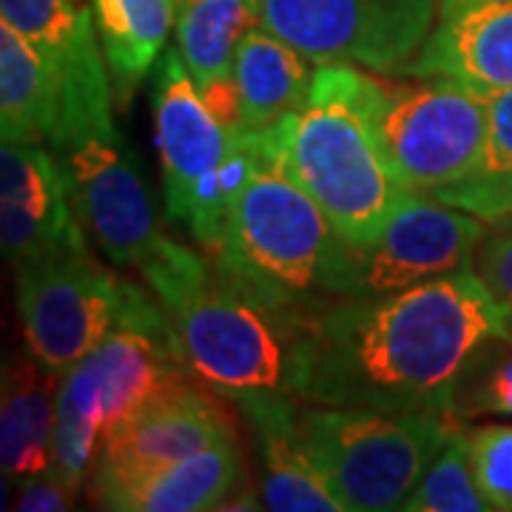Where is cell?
<instances>
[{
	"label": "cell",
	"instance_id": "6da1fadb",
	"mask_svg": "<svg viewBox=\"0 0 512 512\" xmlns=\"http://www.w3.org/2000/svg\"><path fill=\"white\" fill-rule=\"evenodd\" d=\"M512 316L467 268L387 296L293 313L291 393L302 404L453 416L458 384Z\"/></svg>",
	"mask_w": 512,
	"mask_h": 512
},
{
	"label": "cell",
	"instance_id": "7a4b0ae2",
	"mask_svg": "<svg viewBox=\"0 0 512 512\" xmlns=\"http://www.w3.org/2000/svg\"><path fill=\"white\" fill-rule=\"evenodd\" d=\"M254 134L265 157L302 185L353 245L376 242L407 191L384 163L370 123L367 69L359 66H316L308 100Z\"/></svg>",
	"mask_w": 512,
	"mask_h": 512
},
{
	"label": "cell",
	"instance_id": "3957f363",
	"mask_svg": "<svg viewBox=\"0 0 512 512\" xmlns=\"http://www.w3.org/2000/svg\"><path fill=\"white\" fill-rule=\"evenodd\" d=\"M214 271L285 313L353 296L359 245L345 239L311 194L262 151L222 225Z\"/></svg>",
	"mask_w": 512,
	"mask_h": 512
},
{
	"label": "cell",
	"instance_id": "277c9868",
	"mask_svg": "<svg viewBox=\"0 0 512 512\" xmlns=\"http://www.w3.org/2000/svg\"><path fill=\"white\" fill-rule=\"evenodd\" d=\"M188 379L168 313L137 285L126 319L57 379L52 473L80 490L111 427Z\"/></svg>",
	"mask_w": 512,
	"mask_h": 512
},
{
	"label": "cell",
	"instance_id": "5b68a950",
	"mask_svg": "<svg viewBox=\"0 0 512 512\" xmlns=\"http://www.w3.org/2000/svg\"><path fill=\"white\" fill-rule=\"evenodd\" d=\"M458 430L433 410L305 404L296 439L342 512L402 510L444 441Z\"/></svg>",
	"mask_w": 512,
	"mask_h": 512
},
{
	"label": "cell",
	"instance_id": "8992f818",
	"mask_svg": "<svg viewBox=\"0 0 512 512\" xmlns=\"http://www.w3.org/2000/svg\"><path fill=\"white\" fill-rule=\"evenodd\" d=\"M151 100L165 211L214 251L231 202L262 163V148L254 131L228 128L208 109L177 49L157 60Z\"/></svg>",
	"mask_w": 512,
	"mask_h": 512
},
{
	"label": "cell",
	"instance_id": "52a82bcc",
	"mask_svg": "<svg viewBox=\"0 0 512 512\" xmlns=\"http://www.w3.org/2000/svg\"><path fill=\"white\" fill-rule=\"evenodd\" d=\"M72 202L94 245L117 268H134L163 311H174L214 274L200 254L174 242L157 222L137 154L120 134L66 151Z\"/></svg>",
	"mask_w": 512,
	"mask_h": 512
},
{
	"label": "cell",
	"instance_id": "ba28073f",
	"mask_svg": "<svg viewBox=\"0 0 512 512\" xmlns=\"http://www.w3.org/2000/svg\"><path fill=\"white\" fill-rule=\"evenodd\" d=\"M367 106L384 163L407 191L433 194L481 163L484 92L456 77L367 72Z\"/></svg>",
	"mask_w": 512,
	"mask_h": 512
},
{
	"label": "cell",
	"instance_id": "9c48e42d",
	"mask_svg": "<svg viewBox=\"0 0 512 512\" xmlns=\"http://www.w3.org/2000/svg\"><path fill=\"white\" fill-rule=\"evenodd\" d=\"M165 313L197 384L237 407L265 396H293V313L268 308L217 271Z\"/></svg>",
	"mask_w": 512,
	"mask_h": 512
},
{
	"label": "cell",
	"instance_id": "30bf717a",
	"mask_svg": "<svg viewBox=\"0 0 512 512\" xmlns=\"http://www.w3.org/2000/svg\"><path fill=\"white\" fill-rule=\"evenodd\" d=\"M15 274L26 350L57 379L126 319L137 288L109 271L86 237L49 248Z\"/></svg>",
	"mask_w": 512,
	"mask_h": 512
},
{
	"label": "cell",
	"instance_id": "8fae6325",
	"mask_svg": "<svg viewBox=\"0 0 512 512\" xmlns=\"http://www.w3.org/2000/svg\"><path fill=\"white\" fill-rule=\"evenodd\" d=\"M265 29L313 66L407 74L436 26L439 0H254Z\"/></svg>",
	"mask_w": 512,
	"mask_h": 512
},
{
	"label": "cell",
	"instance_id": "7c38bea8",
	"mask_svg": "<svg viewBox=\"0 0 512 512\" xmlns=\"http://www.w3.org/2000/svg\"><path fill=\"white\" fill-rule=\"evenodd\" d=\"M0 18L35 46L55 80L57 128L49 148L57 157L94 137L120 134L92 0H0Z\"/></svg>",
	"mask_w": 512,
	"mask_h": 512
},
{
	"label": "cell",
	"instance_id": "4fadbf2b",
	"mask_svg": "<svg viewBox=\"0 0 512 512\" xmlns=\"http://www.w3.org/2000/svg\"><path fill=\"white\" fill-rule=\"evenodd\" d=\"M487 222L424 191H404L376 242L359 245L353 296H387L473 268Z\"/></svg>",
	"mask_w": 512,
	"mask_h": 512
},
{
	"label": "cell",
	"instance_id": "5bb4252c",
	"mask_svg": "<svg viewBox=\"0 0 512 512\" xmlns=\"http://www.w3.org/2000/svg\"><path fill=\"white\" fill-rule=\"evenodd\" d=\"M214 396L217 393L208 387L188 379L111 427L97 450L92 493L194 456L217 441L234 439L237 430Z\"/></svg>",
	"mask_w": 512,
	"mask_h": 512
},
{
	"label": "cell",
	"instance_id": "9a60e30c",
	"mask_svg": "<svg viewBox=\"0 0 512 512\" xmlns=\"http://www.w3.org/2000/svg\"><path fill=\"white\" fill-rule=\"evenodd\" d=\"M86 237L72 202L69 171L46 143L0 148V239L12 268L49 248Z\"/></svg>",
	"mask_w": 512,
	"mask_h": 512
},
{
	"label": "cell",
	"instance_id": "2e32d148",
	"mask_svg": "<svg viewBox=\"0 0 512 512\" xmlns=\"http://www.w3.org/2000/svg\"><path fill=\"white\" fill-rule=\"evenodd\" d=\"M407 74L456 77L484 94L512 89V0H439L436 26Z\"/></svg>",
	"mask_w": 512,
	"mask_h": 512
},
{
	"label": "cell",
	"instance_id": "e0dca14e",
	"mask_svg": "<svg viewBox=\"0 0 512 512\" xmlns=\"http://www.w3.org/2000/svg\"><path fill=\"white\" fill-rule=\"evenodd\" d=\"M242 487V450L237 436L217 441L194 456L171 461L120 484L97 490L94 501L120 512H202L222 504Z\"/></svg>",
	"mask_w": 512,
	"mask_h": 512
},
{
	"label": "cell",
	"instance_id": "ac0fdd59",
	"mask_svg": "<svg viewBox=\"0 0 512 512\" xmlns=\"http://www.w3.org/2000/svg\"><path fill=\"white\" fill-rule=\"evenodd\" d=\"M296 396H265L239 404L259 456V501L276 512H342L296 439Z\"/></svg>",
	"mask_w": 512,
	"mask_h": 512
},
{
	"label": "cell",
	"instance_id": "d6986e66",
	"mask_svg": "<svg viewBox=\"0 0 512 512\" xmlns=\"http://www.w3.org/2000/svg\"><path fill=\"white\" fill-rule=\"evenodd\" d=\"M0 464L6 481L52 473L57 421V376L35 356L12 353L3 362L0 390Z\"/></svg>",
	"mask_w": 512,
	"mask_h": 512
},
{
	"label": "cell",
	"instance_id": "ffe728a7",
	"mask_svg": "<svg viewBox=\"0 0 512 512\" xmlns=\"http://www.w3.org/2000/svg\"><path fill=\"white\" fill-rule=\"evenodd\" d=\"M311 66V60L288 40L262 23L251 26L234 55V83L245 131H268L299 109L311 94L316 74Z\"/></svg>",
	"mask_w": 512,
	"mask_h": 512
},
{
	"label": "cell",
	"instance_id": "44dd1931",
	"mask_svg": "<svg viewBox=\"0 0 512 512\" xmlns=\"http://www.w3.org/2000/svg\"><path fill=\"white\" fill-rule=\"evenodd\" d=\"M92 9L109 63L114 106L126 109L163 57L177 26V0H92Z\"/></svg>",
	"mask_w": 512,
	"mask_h": 512
},
{
	"label": "cell",
	"instance_id": "7402d4cb",
	"mask_svg": "<svg viewBox=\"0 0 512 512\" xmlns=\"http://www.w3.org/2000/svg\"><path fill=\"white\" fill-rule=\"evenodd\" d=\"M57 128L55 80L37 49L0 23V131L3 143H52Z\"/></svg>",
	"mask_w": 512,
	"mask_h": 512
},
{
	"label": "cell",
	"instance_id": "603a6c76",
	"mask_svg": "<svg viewBox=\"0 0 512 512\" xmlns=\"http://www.w3.org/2000/svg\"><path fill=\"white\" fill-rule=\"evenodd\" d=\"M254 0H177V52L200 92L234 77V55L256 26Z\"/></svg>",
	"mask_w": 512,
	"mask_h": 512
},
{
	"label": "cell",
	"instance_id": "cb8c5ba5",
	"mask_svg": "<svg viewBox=\"0 0 512 512\" xmlns=\"http://www.w3.org/2000/svg\"><path fill=\"white\" fill-rule=\"evenodd\" d=\"M404 512H487L493 510L476 481L470 436L456 430L444 441L413 493L404 498Z\"/></svg>",
	"mask_w": 512,
	"mask_h": 512
},
{
	"label": "cell",
	"instance_id": "d4e9b609",
	"mask_svg": "<svg viewBox=\"0 0 512 512\" xmlns=\"http://www.w3.org/2000/svg\"><path fill=\"white\" fill-rule=\"evenodd\" d=\"M504 342V339H498ZM493 342L473 359L470 370L458 384L453 416H512V350L493 353Z\"/></svg>",
	"mask_w": 512,
	"mask_h": 512
},
{
	"label": "cell",
	"instance_id": "484cf974",
	"mask_svg": "<svg viewBox=\"0 0 512 512\" xmlns=\"http://www.w3.org/2000/svg\"><path fill=\"white\" fill-rule=\"evenodd\" d=\"M470 458L490 507L512 512V424H487L470 433Z\"/></svg>",
	"mask_w": 512,
	"mask_h": 512
},
{
	"label": "cell",
	"instance_id": "4316f807",
	"mask_svg": "<svg viewBox=\"0 0 512 512\" xmlns=\"http://www.w3.org/2000/svg\"><path fill=\"white\" fill-rule=\"evenodd\" d=\"M433 197L490 225L512 214V168L498 174H470L458 183L436 188Z\"/></svg>",
	"mask_w": 512,
	"mask_h": 512
},
{
	"label": "cell",
	"instance_id": "83f0119b",
	"mask_svg": "<svg viewBox=\"0 0 512 512\" xmlns=\"http://www.w3.org/2000/svg\"><path fill=\"white\" fill-rule=\"evenodd\" d=\"M473 271L512 316V214L490 222L473 256Z\"/></svg>",
	"mask_w": 512,
	"mask_h": 512
},
{
	"label": "cell",
	"instance_id": "f1b7e54d",
	"mask_svg": "<svg viewBox=\"0 0 512 512\" xmlns=\"http://www.w3.org/2000/svg\"><path fill=\"white\" fill-rule=\"evenodd\" d=\"M487 134L481 163L473 174H498L512 168V89L484 94Z\"/></svg>",
	"mask_w": 512,
	"mask_h": 512
},
{
	"label": "cell",
	"instance_id": "f546056e",
	"mask_svg": "<svg viewBox=\"0 0 512 512\" xmlns=\"http://www.w3.org/2000/svg\"><path fill=\"white\" fill-rule=\"evenodd\" d=\"M77 490L66 484L57 473H43V476L26 478L18 484L15 495V510L20 512H66L74 510Z\"/></svg>",
	"mask_w": 512,
	"mask_h": 512
}]
</instances>
